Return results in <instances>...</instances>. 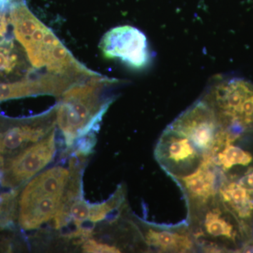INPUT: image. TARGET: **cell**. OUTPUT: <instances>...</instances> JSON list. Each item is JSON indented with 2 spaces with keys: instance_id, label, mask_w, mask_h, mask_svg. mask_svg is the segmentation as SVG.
I'll return each instance as SVG.
<instances>
[{
  "instance_id": "6da1fadb",
  "label": "cell",
  "mask_w": 253,
  "mask_h": 253,
  "mask_svg": "<svg viewBox=\"0 0 253 253\" xmlns=\"http://www.w3.org/2000/svg\"><path fill=\"white\" fill-rule=\"evenodd\" d=\"M14 37L33 67L79 84L99 73L78 61L50 28L31 12L23 0H14L9 10Z\"/></svg>"
},
{
  "instance_id": "7a4b0ae2",
  "label": "cell",
  "mask_w": 253,
  "mask_h": 253,
  "mask_svg": "<svg viewBox=\"0 0 253 253\" xmlns=\"http://www.w3.org/2000/svg\"><path fill=\"white\" fill-rule=\"evenodd\" d=\"M119 82L99 75L63 93L55 112L56 125L68 146L89 134L101 121L112 102V98L104 99V91Z\"/></svg>"
},
{
  "instance_id": "3957f363",
  "label": "cell",
  "mask_w": 253,
  "mask_h": 253,
  "mask_svg": "<svg viewBox=\"0 0 253 253\" xmlns=\"http://www.w3.org/2000/svg\"><path fill=\"white\" fill-rule=\"evenodd\" d=\"M190 229L201 251H243L252 236L219 197L189 214Z\"/></svg>"
},
{
  "instance_id": "277c9868",
  "label": "cell",
  "mask_w": 253,
  "mask_h": 253,
  "mask_svg": "<svg viewBox=\"0 0 253 253\" xmlns=\"http://www.w3.org/2000/svg\"><path fill=\"white\" fill-rule=\"evenodd\" d=\"M56 152V128L41 140L33 143L8 158L0 169V182L16 189L41 172Z\"/></svg>"
},
{
  "instance_id": "5b68a950",
  "label": "cell",
  "mask_w": 253,
  "mask_h": 253,
  "mask_svg": "<svg viewBox=\"0 0 253 253\" xmlns=\"http://www.w3.org/2000/svg\"><path fill=\"white\" fill-rule=\"evenodd\" d=\"M155 158L174 179L194 172L204 161V154L186 136L168 126L156 144Z\"/></svg>"
},
{
  "instance_id": "8992f818",
  "label": "cell",
  "mask_w": 253,
  "mask_h": 253,
  "mask_svg": "<svg viewBox=\"0 0 253 253\" xmlns=\"http://www.w3.org/2000/svg\"><path fill=\"white\" fill-rule=\"evenodd\" d=\"M100 49L105 58L119 59L133 69H144L151 59L147 38L131 26L113 28L103 37Z\"/></svg>"
},
{
  "instance_id": "52a82bcc",
  "label": "cell",
  "mask_w": 253,
  "mask_h": 253,
  "mask_svg": "<svg viewBox=\"0 0 253 253\" xmlns=\"http://www.w3.org/2000/svg\"><path fill=\"white\" fill-rule=\"evenodd\" d=\"M168 126L186 136L205 156L211 153L219 129L212 107L203 97L181 113Z\"/></svg>"
},
{
  "instance_id": "ba28073f",
  "label": "cell",
  "mask_w": 253,
  "mask_h": 253,
  "mask_svg": "<svg viewBox=\"0 0 253 253\" xmlns=\"http://www.w3.org/2000/svg\"><path fill=\"white\" fill-rule=\"evenodd\" d=\"M53 111L26 121L0 124V169L5 161L33 143L41 140L55 129Z\"/></svg>"
},
{
  "instance_id": "9c48e42d",
  "label": "cell",
  "mask_w": 253,
  "mask_h": 253,
  "mask_svg": "<svg viewBox=\"0 0 253 253\" xmlns=\"http://www.w3.org/2000/svg\"><path fill=\"white\" fill-rule=\"evenodd\" d=\"M225 179L224 174L206 156L194 172L174 180L185 195L189 214L215 199Z\"/></svg>"
},
{
  "instance_id": "30bf717a",
  "label": "cell",
  "mask_w": 253,
  "mask_h": 253,
  "mask_svg": "<svg viewBox=\"0 0 253 253\" xmlns=\"http://www.w3.org/2000/svg\"><path fill=\"white\" fill-rule=\"evenodd\" d=\"M143 239L150 250L158 253H194L201 251L189 224L176 226L144 224Z\"/></svg>"
},
{
  "instance_id": "8fae6325",
  "label": "cell",
  "mask_w": 253,
  "mask_h": 253,
  "mask_svg": "<svg viewBox=\"0 0 253 253\" xmlns=\"http://www.w3.org/2000/svg\"><path fill=\"white\" fill-rule=\"evenodd\" d=\"M218 197L224 206L253 236V194L237 179H225Z\"/></svg>"
},
{
  "instance_id": "7c38bea8",
  "label": "cell",
  "mask_w": 253,
  "mask_h": 253,
  "mask_svg": "<svg viewBox=\"0 0 253 253\" xmlns=\"http://www.w3.org/2000/svg\"><path fill=\"white\" fill-rule=\"evenodd\" d=\"M71 175L67 168L63 166L51 168L37 174L23 189L18 204L46 196L65 194Z\"/></svg>"
},
{
  "instance_id": "4fadbf2b",
  "label": "cell",
  "mask_w": 253,
  "mask_h": 253,
  "mask_svg": "<svg viewBox=\"0 0 253 253\" xmlns=\"http://www.w3.org/2000/svg\"><path fill=\"white\" fill-rule=\"evenodd\" d=\"M65 195L66 193L46 196L18 204L20 226L24 230H33L52 219L61 207Z\"/></svg>"
},
{
  "instance_id": "5bb4252c",
  "label": "cell",
  "mask_w": 253,
  "mask_h": 253,
  "mask_svg": "<svg viewBox=\"0 0 253 253\" xmlns=\"http://www.w3.org/2000/svg\"><path fill=\"white\" fill-rule=\"evenodd\" d=\"M26 65L12 38L6 37L0 42V78H9L24 71Z\"/></svg>"
},
{
  "instance_id": "9a60e30c",
  "label": "cell",
  "mask_w": 253,
  "mask_h": 253,
  "mask_svg": "<svg viewBox=\"0 0 253 253\" xmlns=\"http://www.w3.org/2000/svg\"><path fill=\"white\" fill-rule=\"evenodd\" d=\"M123 189L119 188L109 200L99 204L90 205L89 221L98 223L104 220L113 211H116L124 202Z\"/></svg>"
},
{
  "instance_id": "2e32d148",
  "label": "cell",
  "mask_w": 253,
  "mask_h": 253,
  "mask_svg": "<svg viewBox=\"0 0 253 253\" xmlns=\"http://www.w3.org/2000/svg\"><path fill=\"white\" fill-rule=\"evenodd\" d=\"M17 196L18 191L15 190L0 195V229L8 227L14 222Z\"/></svg>"
},
{
  "instance_id": "e0dca14e",
  "label": "cell",
  "mask_w": 253,
  "mask_h": 253,
  "mask_svg": "<svg viewBox=\"0 0 253 253\" xmlns=\"http://www.w3.org/2000/svg\"><path fill=\"white\" fill-rule=\"evenodd\" d=\"M83 251L89 253H121V249L116 246L104 243L98 242L93 239H87L83 245Z\"/></svg>"
},
{
  "instance_id": "ac0fdd59",
  "label": "cell",
  "mask_w": 253,
  "mask_h": 253,
  "mask_svg": "<svg viewBox=\"0 0 253 253\" xmlns=\"http://www.w3.org/2000/svg\"><path fill=\"white\" fill-rule=\"evenodd\" d=\"M14 0H0V11L9 9Z\"/></svg>"
},
{
  "instance_id": "d6986e66",
  "label": "cell",
  "mask_w": 253,
  "mask_h": 253,
  "mask_svg": "<svg viewBox=\"0 0 253 253\" xmlns=\"http://www.w3.org/2000/svg\"><path fill=\"white\" fill-rule=\"evenodd\" d=\"M242 251L243 252H253V236L248 244L246 245Z\"/></svg>"
}]
</instances>
